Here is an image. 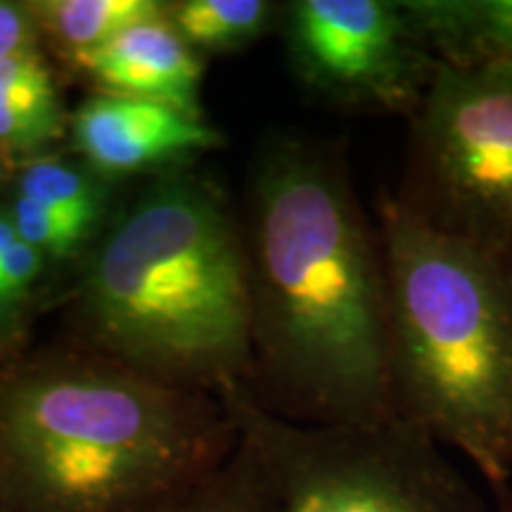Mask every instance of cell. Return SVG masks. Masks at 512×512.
<instances>
[{"label":"cell","mask_w":512,"mask_h":512,"mask_svg":"<svg viewBox=\"0 0 512 512\" xmlns=\"http://www.w3.org/2000/svg\"><path fill=\"white\" fill-rule=\"evenodd\" d=\"M245 252L254 401L302 425L399 420L382 242L342 147L292 136L264 147Z\"/></svg>","instance_id":"6da1fadb"},{"label":"cell","mask_w":512,"mask_h":512,"mask_svg":"<svg viewBox=\"0 0 512 512\" xmlns=\"http://www.w3.org/2000/svg\"><path fill=\"white\" fill-rule=\"evenodd\" d=\"M238 446L219 394L57 361L0 382V512H145Z\"/></svg>","instance_id":"7a4b0ae2"},{"label":"cell","mask_w":512,"mask_h":512,"mask_svg":"<svg viewBox=\"0 0 512 512\" xmlns=\"http://www.w3.org/2000/svg\"><path fill=\"white\" fill-rule=\"evenodd\" d=\"M83 304L100 342L138 373L209 394L252 380L245 233L207 176L162 178L119 216Z\"/></svg>","instance_id":"3957f363"},{"label":"cell","mask_w":512,"mask_h":512,"mask_svg":"<svg viewBox=\"0 0 512 512\" xmlns=\"http://www.w3.org/2000/svg\"><path fill=\"white\" fill-rule=\"evenodd\" d=\"M396 418L512 477V261L439 233L382 190Z\"/></svg>","instance_id":"277c9868"},{"label":"cell","mask_w":512,"mask_h":512,"mask_svg":"<svg viewBox=\"0 0 512 512\" xmlns=\"http://www.w3.org/2000/svg\"><path fill=\"white\" fill-rule=\"evenodd\" d=\"M278 512H494L437 439L403 420L302 425L245 384L219 392Z\"/></svg>","instance_id":"5b68a950"},{"label":"cell","mask_w":512,"mask_h":512,"mask_svg":"<svg viewBox=\"0 0 512 512\" xmlns=\"http://www.w3.org/2000/svg\"><path fill=\"white\" fill-rule=\"evenodd\" d=\"M394 197L439 233L512 261V64H439Z\"/></svg>","instance_id":"8992f818"},{"label":"cell","mask_w":512,"mask_h":512,"mask_svg":"<svg viewBox=\"0 0 512 512\" xmlns=\"http://www.w3.org/2000/svg\"><path fill=\"white\" fill-rule=\"evenodd\" d=\"M283 15L294 74L318 100L408 119L420 110L441 62L403 0H294Z\"/></svg>","instance_id":"52a82bcc"},{"label":"cell","mask_w":512,"mask_h":512,"mask_svg":"<svg viewBox=\"0 0 512 512\" xmlns=\"http://www.w3.org/2000/svg\"><path fill=\"white\" fill-rule=\"evenodd\" d=\"M72 131L74 147L98 174H136L223 145L202 114L114 93L83 102Z\"/></svg>","instance_id":"ba28073f"},{"label":"cell","mask_w":512,"mask_h":512,"mask_svg":"<svg viewBox=\"0 0 512 512\" xmlns=\"http://www.w3.org/2000/svg\"><path fill=\"white\" fill-rule=\"evenodd\" d=\"M74 64L105 86L107 93L166 102L183 112L202 114V60L166 12L121 31L105 46L74 53Z\"/></svg>","instance_id":"9c48e42d"},{"label":"cell","mask_w":512,"mask_h":512,"mask_svg":"<svg viewBox=\"0 0 512 512\" xmlns=\"http://www.w3.org/2000/svg\"><path fill=\"white\" fill-rule=\"evenodd\" d=\"M403 8L439 62L512 64V0H403Z\"/></svg>","instance_id":"30bf717a"},{"label":"cell","mask_w":512,"mask_h":512,"mask_svg":"<svg viewBox=\"0 0 512 512\" xmlns=\"http://www.w3.org/2000/svg\"><path fill=\"white\" fill-rule=\"evenodd\" d=\"M62 102L34 50L0 62V145L29 152L60 138Z\"/></svg>","instance_id":"8fae6325"},{"label":"cell","mask_w":512,"mask_h":512,"mask_svg":"<svg viewBox=\"0 0 512 512\" xmlns=\"http://www.w3.org/2000/svg\"><path fill=\"white\" fill-rule=\"evenodd\" d=\"M31 17L74 53L105 46L121 31L164 15L155 0H46L29 5Z\"/></svg>","instance_id":"7c38bea8"},{"label":"cell","mask_w":512,"mask_h":512,"mask_svg":"<svg viewBox=\"0 0 512 512\" xmlns=\"http://www.w3.org/2000/svg\"><path fill=\"white\" fill-rule=\"evenodd\" d=\"M275 15V5L264 0H183L166 8L169 22L195 53H233L252 46L273 27Z\"/></svg>","instance_id":"4fadbf2b"},{"label":"cell","mask_w":512,"mask_h":512,"mask_svg":"<svg viewBox=\"0 0 512 512\" xmlns=\"http://www.w3.org/2000/svg\"><path fill=\"white\" fill-rule=\"evenodd\" d=\"M91 166L62 157H36L19 171L17 195L64 216L91 235L105 214V185Z\"/></svg>","instance_id":"5bb4252c"},{"label":"cell","mask_w":512,"mask_h":512,"mask_svg":"<svg viewBox=\"0 0 512 512\" xmlns=\"http://www.w3.org/2000/svg\"><path fill=\"white\" fill-rule=\"evenodd\" d=\"M145 512H278L266 479L252 453L238 446L226 463L202 477L181 494L155 505Z\"/></svg>","instance_id":"9a60e30c"},{"label":"cell","mask_w":512,"mask_h":512,"mask_svg":"<svg viewBox=\"0 0 512 512\" xmlns=\"http://www.w3.org/2000/svg\"><path fill=\"white\" fill-rule=\"evenodd\" d=\"M8 216L19 238L43 256L67 259V256H74L79 252L86 245V240L91 238V235L83 233L79 226H74L64 216L41 207V204L24 200L19 195L12 197Z\"/></svg>","instance_id":"2e32d148"},{"label":"cell","mask_w":512,"mask_h":512,"mask_svg":"<svg viewBox=\"0 0 512 512\" xmlns=\"http://www.w3.org/2000/svg\"><path fill=\"white\" fill-rule=\"evenodd\" d=\"M43 256L17 235L10 216L0 211V318L17 309L36 283Z\"/></svg>","instance_id":"e0dca14e"},{"label":"cell","mask_w":512,"mask_h":512,"mask_svg":"<svg viewBox=\"0 0 512 512\" xmlns=\"http://www.w3.org/2000/svg\"><path fill=\"white\" fill-rule=\"evenodd\" d=\"M36 22L29 8L0 0V62L34 50Z\"/></svg>","instance_id":"ac0fdd59"},{"label":"cell","mask_w":512,"mask_h":512,"mask_svg":"<svg viewBox=\"0 0 512 512\" xmlns=\"http://www.w3.org/2000/svg\"><path fill=\"white\" fill-rule=\"evenodd\" d=\"M491 494V505H494V512H512V484H491L486 486Z\"/></svg>","instance_id":"d6986e66"}]
</instances>
